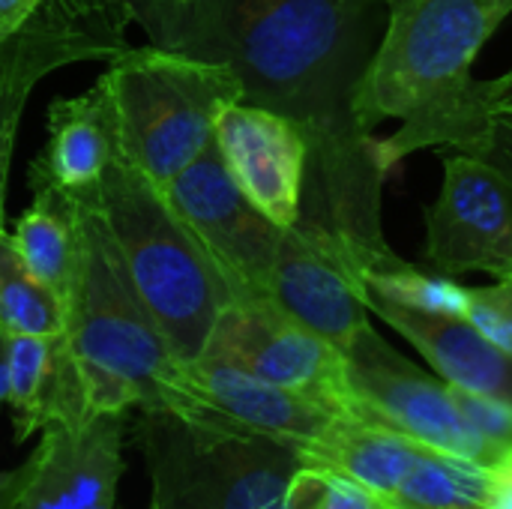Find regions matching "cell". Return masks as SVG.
Wrapping results in <instances>:
<instances>
[{
	"instance_id": "14",
	"label": "cell",
	"mask_w": 512,
	"mask_h": 509,
	"mask_svg": "<svg viewBox=\"0 0 512 509\" xmlns=\"http://www.w3.org/2000/svg\"><path fill=\"white\" fill-rule=\"evenodd\" d=\"M189 372L207 411V432L258 435L309 456L345 420V414L315 399L267 384L213 357H198L189 363Z\"/></svg>"
},
{
	"instance_id": "26",
	"label": "cell",
	"mask_w": 512,
	"mask_h": 509,
	"mask_svg": "<svg viewBox=\"0 0 512 509\" xmlns=\"http://www.w3.org/2000/svg\"><path fill=\"white\" fill-rule=\"evenodd\" d=\"M495 348L512 357V273L489 288H468L465 315Z\"/></svg>"
},
{
	"instance_id": "9",
	"label": "cell",
	"mask_w": 512,
	"mask_h": 509,
	"mask_svg": "<svg viewBox=\"0 0 512 509\" xmlns=\"http://www.w3.org/2000/svg\"><path fill=\"white\" fill-rule=\"evenodd\" d=\"M162 192L207 249L234 297H267L285 228L273 225L237 189L219 159L216 144L186 165Z\"/></svg>"
},
{
	"instance_id": "32",
	"label": "cell",
	"mask_w": 512,
	"mask_h": 509,
	"mask_svg": "<svg viewBox=\"0 0 512 509\" xmlns=\"http://www.w3.org/2000/svg\"><path fill=\"white\" fill-rule=\"evenodd\" d=\"M162 3H189V0H162Z\"/></svg>"
},
{
	"instance_id": "7",
	"label": "cell",
	"mask_w": 512,
	"mask_h": 509,
	"mask_svg": "<svg viewBox=\"0 0 512 509\" xmlns=\"http://www.w3.org/2000/svg\"><path fill=\"white\" fill-rule=\"evenodd\" d=\"M129 24L132 9L126 0H45L0 45V231L15 138L36 84L72 63L114 60L129 48Z\"/></svg>"
},
{
	"instance_id": "19",
	"label": "cell",
	"mask_w": 512,
	"mask_h": 509,
	"mask_svg": "<svg viewBox=\"0 0 512 509\" xmlns=\"http://www.w3.org/2000/svg\"><path fill=\"white\" fill-rule=\"evenodd\" d=\"M423 453H426L423 444L411 441L396 429L360 417H345L336 423L327 441L315 447L306 459L324 462L348 474L351 480L363 483L387 504H393L399 486L414 471Z\"/></svg>"
},
{
	"instance_id": "2",
	"label": "cell",
	"mask_w": 512,
	"mask_h": 509,
	"mask_svg": "<svg viewBox=\"0 0 512 509\" xmlns=\"http://www.w3.org/2000/svg\"><path fill=\"white\" fill-rule=\"evenodd\" d=\"M512 15V0H393L384 33L354 99L363 132L384 120L402 126L375 141V165L387 177L417 150L456 147L489 156L492 81L474 63Z\"/></svg>"
},
{
	"instance_id": "11",
	"label": "cell",
	"mask_w": 512,
	"mask_h": 509,
	"mask_svg": "<svg viewBox=\"0 0 512 509\" xmlns=\"http://www.w3.org/2000/svg\"><path fill=\"white\" fill-rule=\"evenodd\" d=\"M426 261L444 276H510L512 177L483 156H447L441 195L426 210Z\"/></svg>"
},
{
	"instance_id": "30",
	"label": "cell",
	"mask_w": 512,
	"mask_h": 509,
	"mask_svg": "<svg viewBox=\"0 0 512 509\" xmlns=\"http://www.w3.org/2000/svg\"><path fill=\"white\" fill-rule=\"evenodd\" d=\"M489 509H512V477H495Z\"/></svg>"
},
{
	"instance_id": "22",
	"label": "cell",
	"mask_w": 512,
	"mask_h": 509,
	"mask_svg": "<svg viewBox=\"0 0 512 509\" xmlns=\"http://www.w3.org/2000/svg\"><path fill=\"white\" fill-rule=\"evenodd\" d=\"M0 336H66V300L27 270L6 231H0Z\"/></svg>"
},
{
	"instance_id": "16",
	"label": "cell",
	"mask_w": 512,
	"mask_h": 509,
	"mask_svg": "<svg viewBox=\"0 0 512 509\" xmlns=\"http://www.w3.org/2000/svg\"><path fill=\"white\" fill-rule=\"evenodd\" d=\"M45 126L48 138L30 165V183H45L66 198L90 195L108 165L120 156L108 90L96 81L78 96L51 102Z\"/></svg>"
},
{
	"instance_id": "10",
	"label": "cell",
	"mask_w": 512,
	"mask_h": 509,
	"mask_svg": "<svg viewBox=\"0 0 512 509\" xmlns=\"http://www.w3.org/2000/svg\"><path fill=\"white\" fill-rule=\"evenodd\" d=\"M354 390V417L381 423L411 441L480 462L495 471L486 441L465 423L450 384H438L402 360L375 330H366L345 354Z\"/></svg>"
},
{
	"instance_id": "5",
	"label": "cell",
	"mask_w": 512,
	"mask_h": 509,
	"mask_svg": "<svg viewBox=\"0 0 512 509\" xmlns=\"http://www.w3.org/2000/svg\"><path fill=\"white\" fill-rule=\"evenodd\" d=\"M99 84L114 108L120 156L159 189L213 144L222 111L243 102L228 63L153 42L123 48Z\"/></svg>"
},
{
	"instance_id": "23",
	"label": "cell",
	"mask_w": 512,
	"mask_h": 509,
	"mask_svg": "<svg viewBox=\"0 0 512 509\" xmlns=\"http://www.w3.org/2000/svg\"><path fill=\"white\" fill-rule=\"evenodd\" d=\"M357 273L363 288L381 300L438 315H468V288L456 285L444 273L429 276L420 267L402 261L396 252L381 258H357Z\"/></svg>"
},
{
	"instance_id": "6",
	"label": "cell",
	"mask_w": 512,
	"mask_h": 509,
	"mask_svg": "<svg viewBox=\"0 0 512 509\" xmlns=\"http://www.w3.org/2000/svg\"><path fill=\"white\" fill-rule=\"evenodd\" d=\"M150 509H288L303 453L258 435L195 429L171 414H141Z\"/></svg>"
},
{
	"instance_id": "24",
	"label": "cell",
	"mask_w": 512,
	"mask_h": 509,
	"mask_svg": "<svg viewBox=\"0 0 512 509\" xmlns=\"http://www.w3.org/2000/svg\"><path fill=\"white\" fill-rule=\"evenodd\" d=\"M288 509H390V504L348 474L306 459L288 483Z\"/></svg>"
},
{
	"instance_id": "28",
	"label": "cell",
	"mask_w": 512,
	"mask_h": 509,
	"mask_svg": "<svg viewBox=\"0 0 512 509\" xmlns=\"http://www.w3.org/2000/svg\"><path fill=\"white\" fill-rule=\"evenodd\" d=\"M36 462H39V450H33L21 465H15L12 471H3L0 474V509H15L21 492L27 489L33 471H36Z\"/></svg>"
},
{
	"instance_id": "12",
	"label": "cell",
	"mask_w": 512,
	"mask_h": 509,
	"mask_svg": "<svg viewBox=\"0 0 512 509\" xmlns=\"http://www.w3.org/2000/svg\"><path fill=\"white\" fill-rule=\"evenodd\" d=\"M267 297L342 354L372 330L351 243L306 219L282 231Z\"/></svg>"
},
{
	"instance_id": "29",
	"label": "cell",
	"mask_w": 512,
	"mask_h": 509,
	"mask_svg": "<svg viewBox=\"0 0 512 509\" xmlns=\"http://www.w3.org/2000/svg\"><path fill=\"white\" fill-rule=\"evenodd\" d=\"M45 0H0V45L12 39L39 9Z\"/></svg>"
},
{
	"instance_id": "20",
	"label": "cell",
	"mask_w": 512,
	"mask_h": 509,
	"mask_svg": "<svg viewBox=\"0 0 512 509\" xmlns=\"http://www.w3.org/2000/svg\"><path fill=\"white\" fill-rule=\"evenodd\" d=\"M30 189L33 201L15 219L12 243L27 270L66 300L78 267L75 210L63 192L45 183H30Z\"/></svg>"
},
{
	"instance_id": "3",
	"label": "cell",
	"mask_w": 512,
	"mask_h": 509,
	"mask_svg": "<svg viewBox=\"0 0 512 509\" xmlns=\"http://www.w3.org/2000/svg\"><path fill=\"white\" fill-rule=\"evenodd\" d=\"M78 225V267L66 297V339L90 414H171L207 429V411L162 327L138 297L90 201L69 198Z\"/></svg>"
},
{
	"instance_id": "21",
	"label": "cell",
	"mask_w": 512,
	"mask_h": 509,
	"mask_svg": "<svg viewBox=\"0 0 512 509\" xmlns=\"http://www.w3.org/2000/svg\"><path fill=\"white\" fill-rule=\"evenodd\" d=\"M495 471L426 447L414 471L399 486L390 507L396 509H489Z\"/></svg>"
},
{
	"instance_id": "15",
	"label": "cell",
	"mask_w": 512,
	"mask_h": 509,
	"mask_svg": "<svg viewBox=\"0 0 512 509\" xmlns=\"http://www.w3.org/2000/svg\"><path fill=\"white\" fill-rule=\"evenodd\" d=\"M126 414H93L42 429L36 471L15 509H114Z\"/></svg>"
},
{
	"instance_id": "34",
	"label": "cell",
	"mask_w": 512,
	"mask_h": 509,
	"mask_svg": "<svg viewBox=\"0 0 512 509\" xmlns=\"http://www.w3.org/2000/svg\"><path fill=\"white\" fill-rule=\"evenodd\" d=\"M390 509H396V507H390Z\"/></svg>"
},
{
	"instance_id": "1",
	"label": "cell",
	"mask_w": 512,
	"mask_h": 509,
	"mask_svg": "<svg viewBox=\"0 0 512 509\" xmlns=\"http://www.w3.org/2000/svg\"><path fill=\"white\" fill-rule=\"evenodd\" d=\"M126 3L153 45L228 63L243 84V102L288 117L306 135L315 213L300 219L360 249L390 252L375 138L354 117L360 81L387 24L384 0Z\"/></svg>"
},
{
	"instance_id": "4",
	"label": "cell",
	"mask_w": 512,
	"mask_h": 509,
	"mask_svg": "<svg viewBox=\"0 0 512 509\" xmlns=\"http://www.w3.org/2000/svg\"><path fill=\"white\" fill-rule=\"evenodd\" d=\"M90 201L129 273L132 288L162 327L174 354L195 363L237 300L207 249L135 165L117 156Z\"/></svg>"
},
{
	"instance_id": "25",
	"label": "cell",
	"mask_w": 512,
	"mask_h": 509,
	"mask_svg": "<svg viewBox=\"0 0 512 509\" xmlns=\"http://www.w3.org/2000/svg\"><path fill=\"white\" fill-rule=\"evenodd\" d=\"M453 390L456 408L465 417V423L486 441V447L495 456V468L507 462L512 453V402L501 396H486V393H468V390Z\"/></svg>"
},
{
	"instance_id": "8",
	"label": "cell",
	"mask_w": 512,
	"mask_h": 509,
	"mask_svg": "<svg viewBox=\"0 0 512 509\" xmlns=\"http://www.w3.org/2000/svg\"><path fill=\"white\" fill-rule=\"evenodd\" d=\"M201 357L222 360L267 384L354 417L357 402L345 354L294 321L270 297L234 300L216 321Z\"/></svg>"
},
{
	"instance_id": "18",
	"label": "cell",
	"mask_w": 512,
	"mask_h": 509,
	"mask_svg": "<svg viewBox=\"0 0 512 509\" xmlns=\"http://www.w3.org/2000/svg\"><path fill=\"white\" fill-rule=\"evenodd\" d=\"M6 339V336H3ZM12 432L24 444L33 432L54 423H81L87 411L81 375L66 336H12L6 339Z\"/></svg>"
},
{
	"instance_id": "27",
	"label": "cell",
	"mask_w": 512,
	"mask_h": 509,
	"mask_svg": "<svg viewBox=\"0 0 512 509\" xmlns=\"http://www.w3.org/2000/svg\"><path fill=\"white\" fill-rule=\"evenodd\" d=\"M486 159L512 177V69L492 81V144Z\"/></svg>"
},
{
	"instance_id": "33",
	"label": "cell",
	"mask_w": 512,
	"mask_h": 509,
	"mask_svg": "<svg viewBox=\"0 0 512 509\" xmlns=\"http://www.w3.org/2000/svg\"><path fill=\"white\" fill-rule=\"evenodd\" d=\"M384 3H387V6H390V3H393V0H384Z\"/></svg>"
},
{
	"instance_id": "13",
	"label": "cell",
	"mask_w": 512,
	"mask_h": 509,
	"mask_svg": "<svg viewBox=\"0 0 512 509\" xmlns=\"http://www.w3.org/2000/svg\"><path fill=\"white\" fill-rule=\"evenodd\" d=\"M213 144L237 189L273 225L294 228L300 222L309 144L288 117L252 102H234L216 120Z\"/></svg>"
},
{
	"instance_id": "17",
	"label": "cell",
	"mask_w": 512,
	"mask_h": 509,
	"mask_svg": "<svg viewBox=\"0 0 512 509\" xmlns=\"http://www.w3.org/2000/svg\"><path fill=\"white\" fill-rule=\"evenodd\" d=\"M366 306L402 333L450 387L512 402V357L495 348L468 318L408 309L369 291Z\"/></svg>"
},
{
	"instance_id": "31",
	"label": "cell",
	"mask_w": 512,
	"mask_h": 509,
	"mask_svg": "<svg viewBox=\"0 0 512 509\" xmlns=\"http://www.w3.org/2000/svg\"><path fill=\"white\" fill-rule=\"evenodd\" d=\"M9 396V366H6V339L0 336V408Z\"/></svg>"
}]
</instances>
